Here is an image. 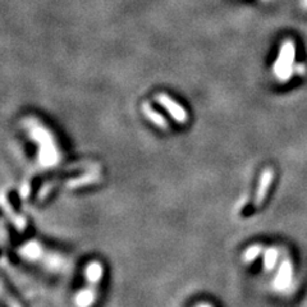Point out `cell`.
<instances>
[{
    "label": "cell",
    "instance_id": "1",
    "mask_svg": "<svg viewBox=\"0 0 307 307\" xmlns=\"http://www.w3.org/2000/svg\"><path fill=\"white\" fill-rule=\"evenodd\" d=\"M294 58H296V46L292 40H286L280 46L279 55L274 63L273 71L279 81H288L294 71Z\"/></svg>",
    "mask_w": 307,
    "mask_h": 307
},
{
    "label": "cell",
    "instance_id": "4",
    "mask_svg": "<svg viewBox=\"0 0 307 307\" xmlns=\"http://www.w3.org/2000/svg\"><path fill=\"white\" fill-rule=\"evenodd\" d=\"M95 299H96V292H95V289L87 288L83 289V291H79L76 294L74 302H76L77 307H90L94 303Z\"/></svg>",
    "mask_w": 307,
    "mask_h": 307
},
{
    "label": "cell",
    "instance_id": "11",
    "mask_svg": "<svg viewBox=\"0 0 307 307\" xmlns=\"http://www.w3.org/2000/svg\"><path fill=\"white\" fill-rule=\"evenodd\" d=\"M294 71H296V73L298 74H304V72H306V67H304L303 64H297V67H294Z\"/></svg>",
    "mask_w": 307,
    "mask_h": 307
},
{
    "label": "cell",
    "instance_id": "5",
    "mask_svg": "<svg viewBox=\"0 0 307 307\" xmlns=\"http://www.w3.org/2000/svg\"><path fill=\"white\" fill-rule=\"evenodd\" d=\"M102 271L104 270H102L101 264L97 262V261H94V262L89 264V266L86 268L87 280H89L91 284H96L97 281L101 279Z\"/></svg>",
    "mask_w": 307,
    "mask_h": 307
},
{
    "label": "cell",
    "instance_id": "7",
    "mask_svg": "<svg viewBox=\"0 0 307 307\" xmlns=\"http://www.w3.org/2000/svg\"><path fill=\"white\" fill-rule=\"evenodd\" d=\"M261 247L257 245H253L251 246L250 248H247V250L245 251V253H243V260L245 261H252L255 260L256 257H257V255L260 253Z\"/></svg>",
    "mask_w": 307,
    "mask_h": 307
},
{
    "label": "cell",
    "instance_id": "2",
    "mask_svg": "<svg viewBox=\"0 0 307 307\" xmlns=\"http://www.w3.org/2000/svg\"><path fill=\"white\" fill-rule=\"evenodd\" d=\"M156 100H158L159 104L161 105L163 107H165L166 110L169 112V114L174 118L178 123H184L187 122V112L179 104H177L173 99L168 96L165 94H159L156 96Z\"/></svg>",
    "mask_w": 307,
    "mask_h": 307
},
{
    "label": "cell",
    "instance_id": "8",
    "mask_svg": "<svg viewBox=\"0 0 307 307\" xmlns=\"http://www.w3.org/2000/svg\"><path fill=\"white\" fill-rule=\"evenodd\" d=\"M23 252H25L28 257L35 258V257H37V255L40 253V248H38L37 245H33L32 243V245H27V247L23 250Z\"/></svg>",
    "mask_w": 307,
    "mask_h": 307
},
{
    "label": "cell",
    "instance_id": "3",
    "mask_svg": "<svg viewBox=\"0 0 307 307\" xmlns=\"http://www.w3.org/2000/svg\"><path fill=\"white\" fill-rule=\"evenodd\" d=\"M271 179H273V171L271 170H265L264 171L262 177H261L260 181V187H258V191L256 193V199H255V205L256 206H260L262 200L265 199L266 192H268L269 186L271 183Z\"/></svg>",
    "mask_w": 307,
    "mask_h": 307
},
{
    "label": "cell",
    "instance_id": "13",
    "mask_svg": "<svg viewBox=\"0 0 307 307\" xmlns=\"http://www.w3.org/2000/svg\"><path fill=\"white\" fill-rule=\"evenodd\" d=\"M197 307H211V306H210V304H200V306Z\"/></svg>",
    "mask_w": 307,
    "mask_h": 307
},
{
    "label": "cell",
    "instance_id": "9",
    "mask_svg": "<svg viewBox=\"0 0 307 307\" xmlns=\"http://www.w3.org/2000/svg\"><path fill=\"white\" fill-rule=\"evenodd\" d=\"M275 260H276L275 251H274V250H269L268 255H266V257H265V265L268 266V269L273 268V265H274V262H275Z\"/></svg>",
    "mask_w": 307,
    "mask_h": 307
},
{
    "label": "cell",
    "instance_id": "6",
    "mask_svg": "<svg viewBox=\"0 0 307 307\" xmlns=\"http://www.w3.org/2000/svg\"><path fill=\"white\" fill-rule=\"evenodd\" d=\"M142 109H143V112H145L146 117H147L148 119L151 120V122L155 123V124L158 125V127H160V128H168V123H166L165 118H164L163 115L159 114V113L156 112V110H154L152 107L150 106V105H148V104H143Z\"/></svg>",
    "mask_w": 307,
    "mask_h": 307
},
{
    "label": "cell",
    "instance_id": "12",
    "mask_svg": "<svg viewBox=\"0 0 307 307\" xmlns=\"http://www.w3.org/2000/svg\"><path fill=\"white\" fill-rule=\"evenodd\" d=\"M301 4H302V7H303V9L307 10V0H302Z\"/></svg>",
    "mask_w": 307,
    "mask_h": 307
},
{
    "label": "cell",
    "instance_id": "10",
    "mask_svg": "<svg viewBox=\"0 0 307 307\" xmlns=\"http://www.w3.org/2000/svg\"><path fill=\"white\" fill-rule=\"evenodd\" d=\"M3 294H4V299H5V301H7L8 306H9V307H20L19 304L17 303V302H14L12 298H10L9 296H7V293H5V289L4 288H3Z\"/></svg>",
    "mask_w": 307,
    "mask_h": 307
}]
</instances>
